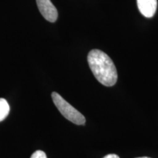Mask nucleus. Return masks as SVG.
I'll use <instances>...</instances> for the list:
<instances>
[{"instance_id": "423d86ee", "label": "nucleus", "mask_w": 158, "mask_h": 158, "mask_svg": "<svg viewBox=\"0 0 158 158\" xmlns=\"http://www.w3.org/2000/svg\"><path fill=\"white\" fill-rule=\"evenodd\" d=\"M30 158H47V156L43 151L37 150L32 154Z\"/></svg>"}, {"instance_id": "6e6552de", "label": "nucleus", "mask_w": 158, "mask_h": 158, "mask_svg": "<svg viewBox=\"0 0 158 158\" xmlns=\"http://www.w3.org/2000/svg\"><path fill=\"white\" fill-rule=\"evenodd\" d=\"M137 158H151V157H137Z\"/></svg>"}, {"instance_id": "7ed1b4c3", "label": "nucleus", "mask_w": 158, "mask_h": 158, "mask_svg": "<svg viewBox=\"0 0 158 158\" xmlns=\"http://www.w3.org/2000/svg\"><path fill=\"white\" fill-rule=\"evenodd\" d=\"M41 15L50 22H55L58 18V12L51 0H36Z\"/></svg>"}, {"instance_id": "20e7f679", "label": "nucleus", "mask_w": 158, "mask_h": 158, "mask_svg": "<svg viewBox=\"0 0 158 158\" xmlns=\"http://www.w3.org/2000/svg\"><path fill=\"white\" fill-rule=\"evenodd\" d=\"M138 8L140 13L146 18L155 15L157 7V0H137Z\"/></svg>"}, {"instance_id": "0eeeda50", "label": "nucleus", "mask_w": 158, "mask_h": 158, "mask_svg": "<svg viewBox=\"0 0 158 158\" xmlns=\"http://www.w3.org/2000/svg\"><path fill=\"white\" fill-rule=\"evenodd\" d=\"M103 158H120L116 154H109V155H106Z\"/></svg>"}, {"instance_id": "f03ea898", "label": "nucleus", "mask_w": 158, "mask_h": 158, "mask_svg": "<svg viewBox=\"0 0 158 158\" xmlns=\"http://www.w3.org/2000/svg\"><path fill=\"white\" fill-rule=\"evenodd\" d=\"M53 102L57 109L59 110L64 118L75 124L83 125L86 122V118L81 113L76 109L73 106L66 101L60 94L57 92H52L51 94Z\"/></svg>"}, {"instance_id": "f257e3e1", "label": "nucleus", "mask_w": 158, "mask_h": 158, "mask_svg": "<svg viewBox=\"0 0 158 158\" xmlns=\"http://www.w3.org/2000/svg\"><path fill=\"white\" fill-rule=\"evenodd\" d=\"M89 66L100 84L112 86L117 81L118 75L113 61L103 51L93 49L88 54Z\"/></svg>"}, {"instance_id": "39448f33", "label": "nucleus", "mask_w": 158, "mask_h": 158, "mask_svg": "<svg viewBox=\"0 0 158 158\" xmlns=\"http://www.w3.org/2000/svg\"><path fill=\"white\" fill-rule=\"evenodd\" d=\"M10 112V106L7 100L0 98V122L3 121L7 117Z\"/></svg>"}]
</instances>
